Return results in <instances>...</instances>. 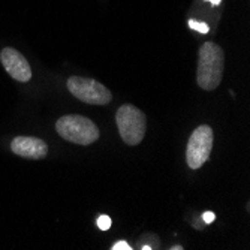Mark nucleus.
Here are the masks:
<instances>
[{"label":"nucleus","instance_id":"1","mask_svg":"<svg viewBox=\"0 0 250 250\" xmlns=\"http://www.w3.org/2000/svg\"><path fill=\"white\" fill-rule=\"evenodd\" d=\"M225 69V53L214 42H206L201 45L198 51V69L196 83L206 90L213 92L222 83Z\"/></svg>","mask_w":250,"mask_h":250},{"label":"nucleus","instance_id":"2","mask_svg":"<svg viewBox=\"0 0 250 250\" xmlns=\"http://www.w3.org/2000/svg\"><path fill=\"white\" fill-rule=\"evenodd\" d=\"M56 130L64 141L78 146H90L99 140L98 126L84 116H63L56 123Z\"/></svg>","mask_w":250,"mask_h":250},{"label":"nucleus","instance_id":"3","mask_svg":"<svg viewBox=\"0 0 250 250\" xmlns=\"http://www.w3.org/2000/svg\"><path fill=\"white\" fill-rule=\"evenodd\" d=\"M116 123L125 144L132 147L141 144L147 130V119L140 108L133 105H122L117 109Z\"/></svg>","mask_w":250,"mask_h":250},{"label":"nucleus","instance_id":"4","mask_svg":"<svg viewBox=\"0 0 250 250\" xmlns=\"http://www.w3.org/2000/svg\"><path fill=\"white\" fill-rule=\"evenodd\" d=\"M213 129L208 125H201L192 132L186 147V161L189 168L199 169L208 161L213 150Z\"/></svg>","mask_w":250,"mask_h":250},{"label":"nucleus","instance_id":"5","mask_svg":"<svg viewBox=\"0 0 250 250\" xmlns=\"http://www.w3.org/2000/svg\"><path fill=\"white\" fill-rule=\"evenodd\" d=\"M67 90L81 102L90 105H106L112 101L109 88L92 78L71 77L66 83Z\"/></svg>","mask_w":250,"mask_h":250},{"label":"nucleus","instance_id":"6","mask_svg":"<svg viewBox=\"0 0 250 250\" xmlns=\"http://www.w3.org/2000/svg\"><path fill=\"white\" fill-rule=\"evenodd\" d=\"M0 62L5 67V71L17 81L27 83L32 80V67L26 57L15 48L6 47L0 53Z\"/></svg>","mask_w":250,"mask_h":250},{"label":"nucleus","instance_id":"7","mask_svg":"<svg viewBox=\"0 0 250 250\" xmlns=\"http://www.w3.org/2000/svg\"><path fill=\"white\" fill-rule=\"evenodd\" d=\"M11 150L14 154L32 161H41L48 154V146L35 136H15L11 143Z\"/></svg>","mask_w":250,"mask_h":250},{"label":"nucleus","instance_id":"8","mask_svg":"<svg viewBox=\"0 0 250 250\" xmlns=\"http://www.w3.org/2000/svg\"><path fill=\"white\" fill-rule=\"evenodd\" d=\"M98 228L101 229V231H108L109 228H111V219H109V216H99L98 217Z\"/></svg>","mask_w":250,"mask_h":250},{"label":"nucleus","instance_id":"9","mask_svg":"<svg viewBox=\"0 0 250 250\" xmlns=\"http://www.w3.org/2000/svg\"><path fill=\"white\" fill-rule=\"evenodd\" d=\"M189 26H190L193 30L199 32V33H207V32H208V26L206 24V22H198V21L190 20V21H189Z\"/></svg>","mask_w":250,"mask_h":250},{"label":"nucleus","instance_id":"10","mask_svg":"<svg viewBox=\"0 0 250 250\" xmlns=\"http://www.w3.org/2000/svg\"><path fill=\"white\" fill-rule=\"evenodd\" d=\"M202 220L206 225H210V223H213L216 220V214L213 211H206L202 214Z\"/></svg>","mask_w":250,"mask_h":250},{"label":"nucleus","instance_id":"11","mask_svg":"<svg viewBox=\"0 0 250 250\" xmlns=\"http://www.w3.org/2000/svg\"><path fill=\"white\" fill-rule=\"evenodd\" d=\"M111 249H112V250H132L133 247H130L126 241H117Z\"/></svg>","mask_w":250,"mask_h":250},{"label":"nucleus","instance_id":"12","mask_svg":"<svg viewBox=\"0 0 250 250\" xmlns=\"http://www.w3.org/2000/svg\"><path fill=\"white\" fill-rule=\"evenodd\" d=\"M210 2L214 3V5H219V3H220V0H210Z\"/></svg>","mask_w":250,"mask_h":250},{"label":"nucleus","instance_id":"13","mask_svg":"<svg viewBox=\"0 0 250 250\" xmlns=\"http://www.w3.org/2000/svg\"><path fill=\"white\" fill-rule=\"evenodd\" d=\"M171 249H174V250H180V249H183L181 246H174V247H171Z\"/></svg>","mask_w":250,"mask_h":250}]
</instances>
